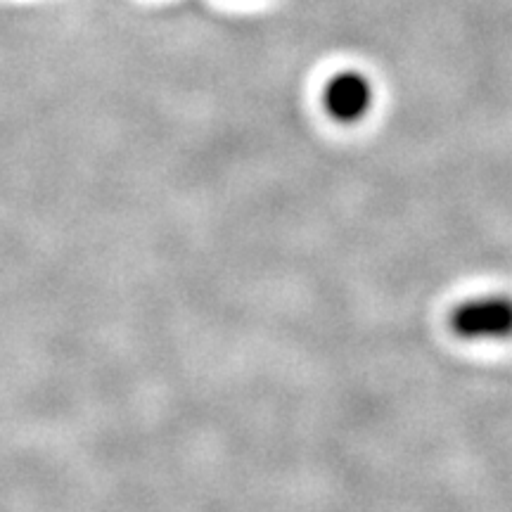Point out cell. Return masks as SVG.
<instances>
[{
	"mask_svg": "<svg viewBox=\"0 0 512 512\" xmlns=\"http://www.w3.org/2000/svg\"><path fill=\"white\" fill-rule=\"evenodd\" d=\"M323 105L325 112L339 124H358L368 117V112L375 105L373 81L356 69L337 72L325 83Z\"/></svg>",
	"mask_w": 512,
	"mask_h": 512,
	"instance_id": "obj_2",
	"label": "cell"
},
{
	"mask_svg": "<svg viewBox=\"0 0 512 512\" xmlns=\"http://www.w3.org/2000/svg\"><path fill=\"white\" fill-rule=\"evenodd\" d=\"M448 328L467 344H503L512 339V297L505 292L472 294L453 306Z\"/></svg>",
	"mask_w": 512,
	"mask_h": 512,
	"instance_id": "obj_1",
	"label": "cell"
}]
</instances>
